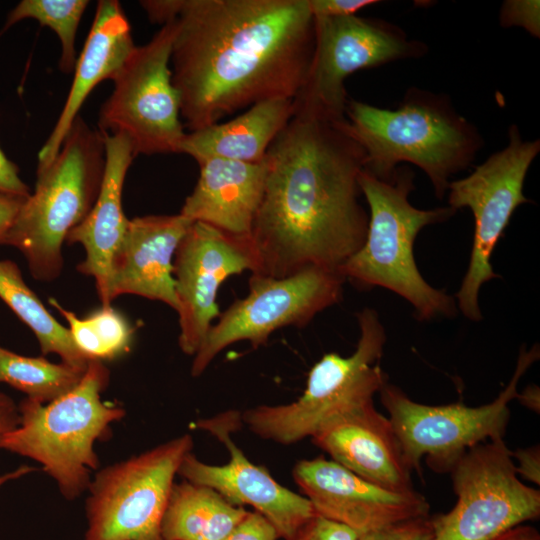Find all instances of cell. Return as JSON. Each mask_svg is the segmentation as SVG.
<instances>
[{
	"instance_id": "obj_1",
	"label": "cell",
	"mask_w": 540,
	"mask_h": 540,
	"mask_svg": "<svg viewBox=\"0 0 540 540\" xmlns=\"http://www.w3.org/2000/svg\"><path fill=\"white\" fill-rule=\"evenodd\" d=\"M153 23L176 18L170 63L191 131L275 97L295 98L314 50L308 0H149Z\"/></svg>"
},
{
	"instance_id": "obj_2",
	"label": "cell",
	"mask_w": 540,
	"mask_h": 540,
	"mask_svg": "<svg viewBox=\"0 0 540 540\" xmlns=\"http://www.w3.org/2000/svg\"><path fill=\"white\" fill-rule=\"evenodd\" d=\"M344 121L294 110L268 148L251 230L258 259L253 274L283 278L312 267L341 272L364 244L369 213L359 200L358 178L365 152Z\"/></svg>"
},
{
	"instance_id": "obj_3",
	"label": "cell",
	"mask_w": 540,
	"mask_h": 540,
	"mask_svg": "<svg viewBox=\"0 0 540 540\" xmlns=\"http://www.w3.org/2000/svg\"><path fill=\"white\" fill-rule=\"evenodd\" d=\"M345 117L343 128L365 152V170L387 178L398 164H414L427 174L438 199L446 194L451 176L473 162L483 143L447 97L418 88L407 91L395 109L350 99Z\"/></svg>"
},
{
	"instance_id": "obj_4",
	"label": "cell",
	"mask_w": 540,
	"mask_h": 540,
	"mask_svg": "<svg viewBox=\"0 0 540 540\" xmlns=\"http://www.w3.org/2000/svg\"><path fill=\"white\" fill-rule=\"evenodd\" d=\"M414 173L398 166L387 178H378L364 168L358 183L369 206V223L364 244L343 265L341 273L361 288L380 286L410 302L419 320L452 317L454 299L428 284L416 265L413 246L419 231L449 219L451 207L422 210L409 195L414 190Z\"/></svg>"
},
{
	"instance_id": "obj_5",
	"label": "cell",
	"mask_w": 540,
	"mask_h": 540,
	"mask_svg": "<svg viewBox=\"0 0 540 540\" xmlns=\"http://www.w3.org/2000/svg\"><path fill=\"white\" fill-rule=\"evenodd\" d=\"M104 167L103 135L78 115L56 157L37 168L34 192L3 241L23 254L34 279L52 281L61 274L63 243L92 209Z\"/></svg>"
},
{
	"instance_id": "obj_6",
	"label": "cell",
	"mask_w": 540,
	"mask_h": 540,
	"mask_svg": "<svg viewBox=\"0 0 540 540\" xmlns=\"http://www.w3.org/2000/svg\"><path fill=\"white\" fill-rule=\"evenodd\" d=\"M109 377L102 361L90 360L65 395L46 404L26 397L18 406V426L0 438V448L37 461L67 500L78 498L99 466L95 443L108 439L111 424L125 416L121 406L102 401Z\"/></svg>"
},
{
	"instance_id": "obj_7",
	"label": "cell",
	"mask_w": 540,
	"mask_h": 540,
	"mask_svg": "<svg viewBox=\"0 0 540 540\" xmlns=\"http://www.w3.org/2000/svg\"><path fill=\"white\" fill-rule=\"evenodd\" d=\"M357 319L360 337L353 354H325L311 368L306 388L297 400L261 405L241 414L254 434L283 445L293 444L312 437L337 415L373 401L387 383L379 366L386 333L372 308H364Z\"/></svg>"
},
{
	"instance_id": "obj_8",
	"label": "cell",
	"mask_w": 540,
	"mask_h": 540,
	"mask_svg": "<svg viewBox=\"0 0 540 540\" xmlns=\"http://www.w3.org/2000/svg\"><path fill=\"white\" fill-rule=\"evenodd\" d=\"M538 358V346L529 351L522 348L509 384L494 401L478 407L421 404L386 383L379 391L381 402L410 468L419 470L425 457L434 471L450 472L470 448L486 440H503L510 417L508 404L517 398L520 378Z\"/></svg>"
},
{
	"instance_id": "obj_9",
	"label": "cell",
	"mask_w": 540,
	"mask_h": 540,
	"mask_svg": "<svg viewBox=\"0 0 540 540\" xmlns=\"http://www.w3.org/2000/svg\"><path fill=\"white\" fill-rule=\"evenodd\" d=\"M176 31L174 18L148 43L135 46L113 77V91L100 108L98 131L125 136L136 156L179 153L186 134L170 69Z\"/></svg>"
},
{
	"instance_id": "obj_10",
	"label": "cell",
	"mask_w": 540,
	"mask_h": 540,
	"mask_svg": "<svg viewBox=\"0 0 540 540\" xmlns=\"http://www.w3.org/2000/svg\"><path fill=\"white\" fill-rule=\"evenodd\" d=\"M193 447L185 434L98 471L89 485L85 540H163L174 477Z\"/></svg>"
},
{
	"instance_id": "obj_11",
	"label": "cell",
	"mask_w": 540,
	"mask_h": 540,
	"mask_svg": "<svg viewBox=\"0 0 540 540\" xmlns=\"http://www.w3.org/2000/svg\"><path fill=\"white\" fill-rule=\"evenodd\" d=\"M508 145L492 154L468 176L448 186L449 207H468L475 227L468 270L459 291L457 304L472 321L482 319L479 292L483 283L497 278L491 255L515 209L529 202L523 194L528 169L540 151L539 140H523L516 125L508 131Z\"/></svg>"
},
{
	"instance_id": "obj_12",
	"label": "cell",
	"mask_w": 540,
	"mask_h": 540,
	"mask_svg": "<svg viewBox=\"0 0 540 540\" xmlns=\"http://www.w3.org/2000/svg\"><path fill=\"white\" fill-rule=\"evenodd\" d=\"M450 472L457 501L431 518L434 540H494L539 518L540 491L519 479L504 439L470 448Z\"/></svg>"
},
{
	"instance_id": "obj_13",
	"label": "cell",
	"mask_w": 540,
	"mask_h": 540,
	"mask_svg": "<svg viewBox=\"0 0 540 540\" xmlns=\"http://www.w3.org/2000/svg\"><path fill=\"white\" fill-rule=\"evenodd\" d=\"M426 53L422 42L384 20L356 15L314 17V50L295 109L341 122L346 119L345 80L354 72Z\"/></svg>"
},
{
	"instance_id": "obj_14",
	"label": "cell",
	"mask_w": 540,
	"mask_h": 540,
	"mask_svg": "<svg viewBox=\"0 0 540 540\" xmlns=\"http://www.w3.org/2000/svg\"><path fill=\"white\" fill-rule=\"evenodd\" d=\"M345 280L340 271L318 267L283 278L252 274L248 295L232 303L211 326L194 355L191 375L200 376L233 343L249 341L257 348L277 329L307 325L341 300Z\"/></svg>"
},
{
	"instance_id": "obj_15",
	"label": "cell",
	"mask_w": 540,
	"mask_h": 540,
	"mask_svg": "<svg viewBox=\"0 0 540 540\" xmlns=\"http://www.w3.org/2000/svg\"><path fill=\"white\" fill-rule=\"evenodd\" d=\"M244 270L252 274L258 270L251 237L234 236L202 222L191 224L173 260L182 352L195 355L220 314L216 302L220 285Z\"/></svg>"
},
{
	"instance_id": "obj_16",
	"label": "cell",
	"mask_w": 540,
	"mask_h": 540,
	"mask_svg": "<svg viewBox=\"0 0 540 540\" xmlns=\"http://www.w3.org/2000/svg\"><path fill=\"white\" fill-rule=\"evenodd\" d=\"M241 422V413L235 410L197 421L198 428L226 446L230 459L224 465H210L189 452L178 474L186 481L215 490L231 505L252 506L271 523L279 538L289 540L316 512L305 496L279 484L264 467L249 461L233 442L231 434L241 427Z\"/></svg>"
},
{
	"instance_id": "obj_17",
	"label": "cell",
	"mask_w": 540,
	"mask_h": 540,
	"mask_svg": "<svg viewBox=\"0 0 540 540\" xmlns=\"http://www.w3.org/2000/svg\"><path fill=\"white\" fill-rule=\"evenodd\" d=\"M293 477L317 515L358 535L428 516L429 504L416 490L382 488L322 456L297 462Z\"/></svg>"
},
{
	"instance_id": "obj_18",
	"label": "cell",
	"mask_w": 540,
	"mask_h": 540,
	"mask_svg": "<svg viewBox=\"0 0 540 540\" xmlns=\"http://www.w3.org/2000/svg\"><path fill=\"white\" fill-rule=\"evenodd\" d=\"M313 443L332 460L382 488L411 492V471L390 419L373 401L345 411L325 423Z\"/></svg>"
},
{
	"instance_id": "obj_19",
	"label": "cell",
	"mask_w": 540,
	"mask_h": 540,
	"mask_svg": "<svg viewBox=\"0 0 540 540\" xmlns=\"http://www.w3.org/2000/svg\"><path fill=\"white\" fill-rule=\"evenodd\" d=\"M192 223L180 213L129 219L112 261V300L133 294L161 301L177 311L173 260Z\"/></svg>"
},
{
	"instance_id": "obj_20",
	"label": "cell",
	"mask_w": 540,
	"mask_h": 540,
	"mask_svg": "<svg viewBox=\"0 0 540 540\" xmlns=\"http://www.w3.org/2000/svg\"><path fill=\"white\" fill-rule=\"evenodd\" d=\"M102 135L105 167L99 194L88 215L68 233L65 242L83 246L86 256L77 270L94 278L101 305L108 306L112 302V261L129 221L122 207L123 186L136 155L125 136Z\"/></svg>"
},
{
	"instance_id": "obj_21",
	"label": "cell",
	"mask_w": 540,
	"mask_h": 540,
	"mask_svg": "<svg viewBox=\"0 0 540 540\" xmlns=\"http://www.w3.org/2000/svg\"><path fill=\"white\" fill-rule=\"evenodd\" d=\"M135 46L119 1H99L63 109L38 153L37 168L47 166L56 157L88 95L101 81L113 79Z\"/></svg>"
},
{
	"instance_id": "obj_22",
	"label": "cell",
	"mask_w": 540,
	"mask_h": 540,
	"mask_svg": "<svg viewBox=\"0 0 540 540\" xmlns=\"http://www.w3.org/2000/svg\"><path fill=\"white\" fill-rule=\"evenodd\" d=\"M197 163L199 178L180 214L234 236L251 237L265 187V160L249 163L207 158Z\"/></svg>"
},
{
	"instance_id": "obj_23",
	"label": "cell",
	"mask_w": 540,
	"mask_h": 540,
	"mask_svg": "<svg viewBox=\"0 0 540 540\" xmlns=\"http://www.w3.org/2000/svg\"><path fill=\"white\" fill-rule=\"evenodd\" d=\"M294 109L293 98L260 101L228 122L186 133L179 153L193 157L196 162L207 158L262 162L274 139L293 116Z\"/></svg>"
},
{
	"instance_id": "obj_24",
	"label": "cell",
	"mask_w": 540,
	"mask_h": 540,
	"mask_svg": "<svg viewBox=\"0 0 540 540\" xmlns=\"http://www.w3.org/2000/svg\"><path fill=\"white\" fill-rule=\"evenodd\" d=\"M248 512L207 486L186 480L174 483L161 536L163 540H223Z\"/></svg>"
},
{
	"instance_id": "obj_25",
	"label": "cell",
	"mask_w": 540,
	"mask_h": 540,
	"mask_svg": "<svg viewBox=\"0 0 540 540\" xmlns=\"http://www.w3.org/2000/svg\"><path fill=\"white\" fill-rule=\"evenodd\" d=\"M0 299L32 330L44 355L54 353L65 364L87 368L90 359L75 345L69 329L48 312L25 283L12 260H0Z\"/></svg>"
},
{
	"instance_id": "obj_26",
	"label": "cell",
	"mask_w": 540,
	"mask_h": 540,
	"mask_svg": "<svg viewBox=\"0 0 540 540\" xmlns=\"http://www.w3.org/2000/svg\"><path fill=\"white\" fill-rule=\"evenodd\" d=\"M85 371L63 362L52 363L44 357L19 355L0 346V382L42 404L74 389Z\"/></svg>"
},
{
	"instance_id": "obj_27",
	"label": "cell",
	"mask_w": 540,
	"mask_h": 540,
	"mask_svg": "<svg viewBox=\"0 0 540 540\" xmlns=\"http://www.w3.org/2000/svg\"><path fill=\"white\" fill-rule=\"evenodd\" d=\"M49 304L68 322L75 345L90 360H113L130 350L134 328L111 305L81 319L54 298H49Z\"/></svg>"
},
{
	"instance_id": "obj_28",
	"label": "cell",
	"mask_w": 540,
	"mask_h": 540,
	"mask_svg": "<svg viewBox=\"0 0 540 540\" xmlns=\"http://www.w3.org/2000/svg\"><path fill=\"white\" fill-rule=\"evenodd\" d=\"M88 3L87 0H22L9 13L0 35L23 19L37 20L41 26L49 27L58 36L61 43L59 69L71 73L77 61L76 33Z\"/></svg>"
},
{
	"instance_id": "obj_29",
	"label": "cell",
	"mask_w": 540,
	"mask_h": 540,
	"mask_svg": "<svg viewBox=\"0 0 540 540\" xmlns=\"http://www.w3.org/2000/svg\"><path fill=\"white\" fill-rule=\"evenodd\" d=\"M357 540H434L429 516L405 520L358 535Z\"/></svg>"
},
{
	"instance_id": "obj_30",
	"label": "cell",
	"mask_w": 540,
	"mask_h": 540,
	"mask_svg": "<svg viewBox=\"0 0 540 540\" xmlns=\"http://www.w3.org/2000/svg\"><path fill=\"white\" fill-rule=\"evenodd\" d=\"M357 538L358 534L349 527L316 514L289 540H357Z\"/></svg>"
},
{
	"instance_id": "obj_31",
	"label": "cell",
	"mask_w": 540,
	"mask_h": 540,
	"mask_svg": "<svg viewBox=\"0 0 540 540\" xmlns=\"http://www.w3.org/2000/svg\"><path fill=\"white\" fill-rule=\"evenodd\" d=\"M500 22L505 27L521 26L533 36L539 37V1H505L500 14Z\"/></svg>"
},
{
	"instance_id": "obj_32",
	"label": "cell",
	"mask_w": 540,
	"mask_h": 540,
	"mask_svg": "<svg viewBox=\"0 0 540 540\" xmlns=\"http://www.w3.org/2000/svg\"><path fill=\"white\" fill-rule=\"evenodd\" d=\"M275 528L258 512H248L245 518L223 540H277Z\"/></svg>"
},
{
	"instance_id": "obj_33",
	"label": "cell",
	"mask_w": 540,
	"mask_h": 540,
	"mask_svg": "<svg viewBox=\"0 0 540 540\" xmlns=\"http://www.w3.org/2000/svg\"><path fill=\"white\" fill-rule=\"evenodd\" d=\"M376 0H308L313 17L355 15L359 10L378 3Z\"/></svg>"
},
{
	"instance_id": "obj_34",
	"label": "cell",
	"mask_w": 540,
	"mask_h": 540,
	"mask_svg": "<svg viewBox=\"0 0 540 540\" xmlns=\"http://www.w3.org/2000/svg\"><path fill=\"white\" fill-rule=\"evenodd\" d=\"M0 194L27 198L30 188L19 176V168L10 161L0 148Z\"/></svg>"
},
{
	"instance_id": "obj_35",
	"label": "cell",
	"mask_w": 540,
	"mask_h": 540,
	"mask_svg": "<svg viewBox=\"0 0 540 540\" xmlns=\"http://www.w3.org/2000/svg\"><path fill=\"white\" fill-rule=\"evenodd\" d=\"M511 457L516 460L515 469L518 475L530 482L540 485V449L539 446L511 451Z\"/></svg>"
},
{
	"instance_id": "obj_36",
	"label": "cell",
	"mask_w": 540,
	"mask_h": 540,
	"mask_svg": "<svg viewBox=\"0 0 540 540\" xmlns=\"http://www.w3.org/2000/svg\"><path fill=\"white\" fill-rule=\"evenodd\" d=\"M26 198L0 194V245Z\"/></svg>"
},
{
	"instance_id": "obj_37",
	"label": "cell",
	"mask_w": 540,
	"mask_h": 540,
	"mask_svg": "<svg viewBox=\"0 0 540 540\" xmlns=\"http://www.w3.org/2000/svg\"><path fill=\"white\" fill-rule=\"evenodd\" d=\"M19 420V410L13 399L7 394L0 393V438L16 428Z\"/></svg>"
},
{
	"instance_id": "obj_38",
	"label": "cell",
	"mask_w": 540,
	"mask_h": 540,
	"mask_svg": "<svg viewBox=\"0 0 540 540\" xmlns=\"http://www.w3.org/2000/svg\"><path fill=\"white\" fill-rule=\"evenodd\" d=\"M494 540H540V534L534 527L521 524L506 531Z\"/></svg>"
},
{
	"instance_id": "obj_39",
	"label": "cell",
	"mask_w": 540,
	"mask_h": 540,
	"mask_svg": "<svg viewBox=\"0 0 540 540\" xmlns=\"http://www.w3.org/2000/svg\"><path fill=\"white\" fill-rule=\"evenodd\" d=\"M517 399L530 410L539 413L540 398L539 389L536 386L526 388L521 394L518 393Z\"/></svg>"
},
{
	"instance_id": "obj_40",
	"label": "cell",
	"mask_w": 540,
	"mask_h": 540,
	"mask_svg": "<svg viewBox=\"0 0 540 540\" xmlns=\"http://www.w3.org/2000/svg\"><path fill=\"white\" fill-rule=\"evenodd\" d=\"M32 471H35V468L34 467H31V466H27V465H23V466H20L18 467L17 469L11 471V472H8L6 474H3V475H0V487L10 481V480H14V479H18Z\"/></svg>"
}]
</instances>
